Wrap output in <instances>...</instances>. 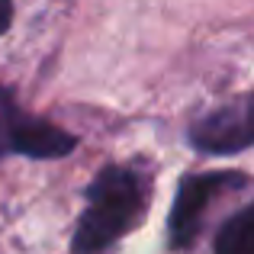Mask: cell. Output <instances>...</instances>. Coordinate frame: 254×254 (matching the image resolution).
I'll return each instance as SVG.
<instances>
[{
  "label": "cell",
  "mask_w": 254,
  "mask_h": 254,
  "mask_svg": "<svg viewBox=\"0 0 254 254\" xmlns=\"http://www.w3.org/2000/svg\"><path fill=\"white\" fill-rule=\"evenodd\" d=\"M238 184H245V177H238V174L187 177L184 184H180L177 203H174V212H171V242L177 245V248H187V245L196 238L199 219L209 209L212 196H216L219 190H232V187H238Z\"/></svg>",
  "instance_id": "cell-3"
},
{
  "label": "cell",
  "mask_w": 254,
  "mask_h": 254,
  "mask_svg": "<svg viewBox=\"0 0 254 254\" xmlns=\"http://www.w3.org/2000/svg\"><path fill=\"white\" fill-rule=\"evenodd\" d=\"M87 199L90 203H87L74 235L77 254L103 251L119 235H126L135 225V219L142 216V187H138L135 174L123 168H110L100 174Z\"/></svg>",
  "instance_id": "cell-1"
},
{
  "label": "cell",
  "mask_w": 254,
  "mask_h": 254,
  "mask_svg": "<svg viewBox=\"0 0 254 254\" xmlns=\"http://www.w3.org/2000/svg\"><path fill=\"white\" fill-rule=\"evenodd\" d=\"M238 116H242V129H245V138H248V145L254 142V103L251 106H238Z\"/></svg>",
  "instance_id": "cell-5"
},
{
  "label": "cell",
  "mask_w": 254,
  "mask_h": 254,
  "mask_svg": "<svg viewBox=\"0 0 254 254\" xmlns=\"http://www.w3.org/2000/svg\"><path fill=\"white\" fill-rule=\"evenodd\" d=\"M71 148L74 138L64 129L19 113L13 100L0 90V151H19L29 158H62Z\"/></svg>",
  "instance_id": "cell-2"
},
{
  "label": "cell",
  "mask_w": 254,
  "mask_h": 254,
  "mask_svg": "<svg viewBox=\"0 0 254 254\" xmlns=\"http://www.w3.org/2000/svg\"><path fill=\"white\" fill-rule=\"evenodd\" d=\"M216 254H254V203L229 219L216 235Z\"/></svg>",
  "instance_id": "cell-4"
},
{
  "label": "cell",
  "mask_w": 254,
  "mask_h": 254,
  "mask_svg": "<svg viewBox=\"0 0 254 254\" xmlns=\"http://www.w3.org/2000/svg\"><path fill=\"white\" fill-rule=\"evenodd\" d=\"M10 19H13V0H0V36L6 32Z\"/></svg>",
  "instance_id": "cell-6"
}]
</instances>
